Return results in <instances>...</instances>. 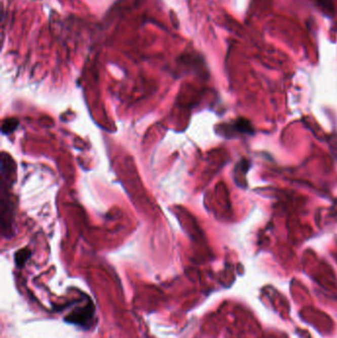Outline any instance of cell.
<instances>
[{
	"instance_id": "6da1fadb",
	"label": "cell",
	"mask_w": 337,
	"mask_h": 338,
	"mask_svg": "<svg viewBox=\"0 0 337 338\" xmlns=\"http://www.w3.org/2000/svg\"><path fill=\"white\" fill-rule=\"evenodd\" d=\"M232 129H233V131L241 133V134H250V135L254 134V129H253L250 121L244 119V118L237 120L232 125Z\"/></svg>"
},
{
	"instance_id": "7a4b0ae2",
	"label": "cell",
	"mask_w": 337,
	"mask_h": 338,
	"mask_svg": "<svg viewBox=\"0 0 337 338\" xmlns=\"http://www.w3.org/2000/svg\"><path fill=\"white\" fill-rule=\"evenodd\" d=\"M319 9L329 17H333L335 14V6L332 0H315Z\"/></svg>"
},
{
	"instance_id": "3957f363",
	"label": "cell",
	"mask_w": 337,
	"mask_h": 338,
	"mask_svg": "<svg viewBox=\"0 0 337 338\" xmlns=\"http://www.w3.org/2000/svg\"><path fill=\"white\" fill-rule=\"evenodd\" d=\"M17 126H18V120H6L2 125V132H3V134H9V133L13 132L16 129Z\"/></svg>"
},
{
	"instance_id": "277c9868",
	"label": "cell",
	"mask_w": 337,
	"mask_h": 338,
	"mask_svg": "<svg viewBox=\"0 0 337 338\" xmlns=\"http://www.w3.org/2000/svg\"><path fill=\"white\" fill-rule=\"evenodd\" d=\"M29 256H30V252L28 250H26V249H23V250L18 251L16 253V255H15V261H16L17 266H19V267L22 266L26 262V260L29 258Z\"/></svg>"
}]
</instances>
